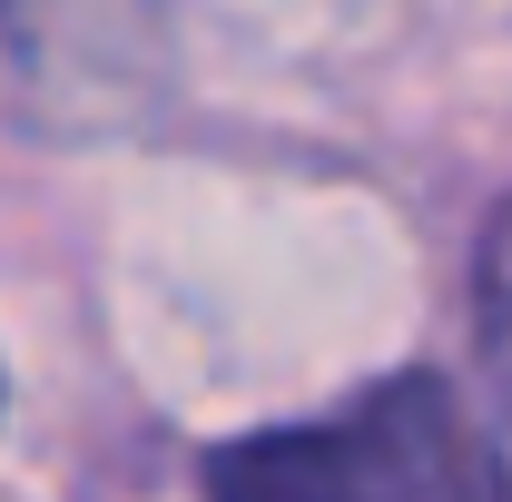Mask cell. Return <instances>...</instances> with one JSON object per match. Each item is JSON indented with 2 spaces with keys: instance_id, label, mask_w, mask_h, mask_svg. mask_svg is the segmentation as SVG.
<instances>
[{
  "instance_id": "cell-1",
  "label": "cell",
  "mask_w": 512,
  "mask_h": 502,
  "mask_svg": "<svg viewBox=\"0 0 512 502\" xmlns=\"http://www.w3.org/2000/svg\"><path fill=\"white\" fill-rule=\"evenodd\" d=\"M207 502H503V463L444 375H394L316 424L207 453Z\"/></svg>"
},
{
  "instance_id": "cell-2",
  "label": "cell",
  "mask_w": 512,
  "mask_h": 502,
  "mask_svg": "<svg viewBox=\"0 0 512 502\" xmlns=\"http://www.w3.org/2000/svg\"><path fill=\"white\" fill-rule=\"evenodd\" d=\"M158 0H0V119L89 128L148 99Z\"/></svg>"
},
{
  "instance_id": "cell-3",
  "label": "cell",
  "mask_w": 512,
  "mask_h": 502,
  "mask_svg": "<svg viewBox=\"0 0 512 502\" xmlns=\"http://www.w3.org/2000/svg\"><path fill=\"white\" fill-rule=\"evenodd\" d=\"M473 306H483V375H493V463H503V502H512V207L483 237Z\"/></svg>"
}]
</instances>
